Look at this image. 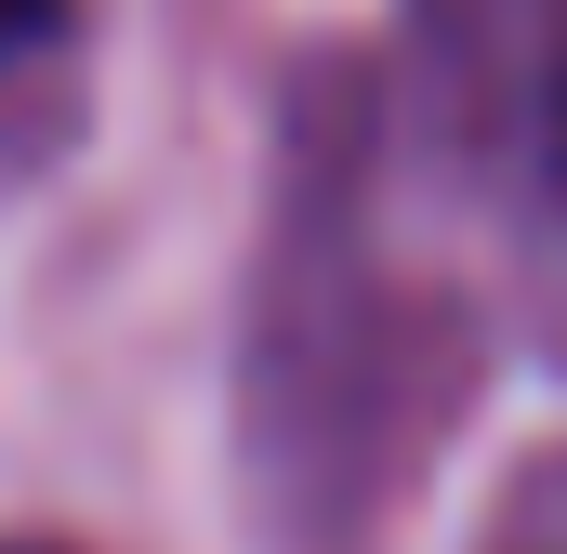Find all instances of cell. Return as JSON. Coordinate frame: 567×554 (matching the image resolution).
Instances as JSON below:
<instances>
[{"label": "cell", "mask_w": 567, "mask_h": 554, "mask_svg": "<svg viewBox=\"0 0 567 554\" xmlns=\"http://www.w3.org/2000/svg\"><path fill=\"white\" fill-rule=\"evenodd\" d=\"M542 158H555V198H567V27H555V80H542Z\"/></svg>", "instance_id": "cell-2"}, {"label": "cell", "mask_w": 567, "mask_h": 554, "mask_svg": "<svg viewBox=\"0 0 567 554\" xmlns=\"http://www.w3.org/2000/svg\"><path fill=\"white\" fill-rule=\"evenodd\" d=\"M53 27H66V0H0V66H13V53H40Z\"/></svg>", "instance_id": "cell-1"}, {"label": "cell", "mask_w": 567, "mask_h": 554, "mask_svg": "<svg viewBox=\"0 0 567 554\" xmlns=\"http://www.w3.org/2000/svg\"><path fill=\"white\" fill-rule=\"evenodd\" d=\"M0 554H80V542H0Z\"/></svg>", "instance_id": "cell-3"}]
</instances>
